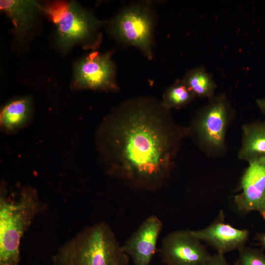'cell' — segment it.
<instances>
[{"label":"cell","mask_w":265,"mask_h":265,"mask_svg":"<svg viewBox=\"0 0 265 265\" xmlns=\"http://www.w3.org/2000/svg\"><path fill=\"white\" fill-rule=\"evenodd\" d=\"M106 124L108 173L136 189L161 188L188 136L187 127L177 124L161 101L149 97L122 102Z\"/></svg>","instance_id":"6da1fadb"},{"label":"cell","mask_w":265,"mask_h":265,"mask_svg":"<svg viewBox=\"0 0 265 265\" xmlns=\"http://www.w3.org/2000/svg\"><path fill=\"white\" fill-rule=\"evenodd\" d=\"M53 265H128L111 228L105 222L86 227L60 246L53 256Z\"/></svg>","instance_id":"7a4b0ae2"},{"label":"cell","mask_w":265,"mask_h":265,"mask_svg":"<svg viewBox=\"0 0 265 265\" xmlns=\"http://www.w3.org/2000/svg\"><path fill=\"white\" fill-rule=\"evenodd\" d=\"M42 209L35 189L24 186L17 196L12 197L4 185H1L0 265H19L21 239Z\"/></svg>","instance_id":"3957f363"},{"label":"cell","mask_w":265,"mask_h":265,"mask_svg":"<svg viewBox=\"0 0 265 265\" xmlns=\"http://www.w3.org/2000/svg\"><path fill=\"white\" fill-rule=\"evenodd\" d=\"M235 114L226 95L214 94L195 113L187 127L188 136L207 157H222L227 152V133Z\"/></svg>","instance_id":"277c9868"},{"label":"cell","mask_w":265,"mask_h":265,"mask_svg":"<svg viewBox=\"0 0 265 265\" xmlns=\"http://www.w3.org/2000/svg\"><path fill=\"white\" fill-rule=\"evenodd\" d=\"M56 27L57 45L66 52L77 44L97 48L101 42L100 31L105 23L77 2H53L41 5Z\"/></svg>","instance_id":"5b68a950"},{"label":"cell","mask_w":265,"mask_h":265,"mask_svg":"<svg viewBox=\"0 0 265 265\" xmlns=\"http://www.w3.org/2000/svg\"><path fill=\"white\" fill-rule=\"evenodd\" d=\"M156 15L150 2L131 3L122 8L108 22L109 32L120 43L138 48L151 60L154 56Z\"/></svg>","instance_id":"8992f818"},{"label":"cell","mask_w":265,"mask_h":265,"mask_svg":"<svg viewBox=\"0 0 265 265\" xmlns=\"http://www.w3.org/2000/svg\"><path fill=\"white\" fill-rule=\"evenodd\" d=\"M113 52H92L78 61L74 69L73 86L79 89L105 91H117L115 65L111 58Z\"/></svg>","instance_id":"52a82bcc"},{"label":"cell","mask_w":265,"mask_h":265,"mask_svg":"<svg viewBox=\"0 0 265 265\" xmlns=\"http://www.w3.org/2000/svg\"><path fill=\"white\" fill-rule=\"evenodd\" d=\"M159 252L166 265H204L211 255L189 230L169 233L162 239Z\"/></svg>","instance_id":"ba28073f"},{"label":"cell","mask_w":265,"mask_h":265,"mask_svg":"<svg viewBox=\"0 0 265 265\" xmlns=\"http://www.w3.org/2000/svg\"><path fill=\"white\" fill-rule=\"evenodd\" d=\"M242 191L234 197L239 212H259L265 206V159L248 162L240 180Z\"/></svg>","instance_id":"9c48e42d"},{"label":"cell","mask_w":265,"mask_h":265,"mask_svg":"<svg viewBox=\"0 0 265 265\" xmlns=\"http://www.w3.org/2000/svg\"><path fill=\"white\" fill-rule=\"evenodd\" d=\"M163 224L155 215L145 219L122 245L123 251L134 265H149L157 251L159 237Z\"/></svg>","instance_id":"30bf717a"},{"label":"cell","mask_w":265,"mask_h":265,"mask_svg":"<svg viewBox=\"0 0 265 265\" xmlns=\"http://www.w3.org/2000/svg\"><path fill=\"white\" fill-rule=\"evenodd\" d=\"M225 215L220 211L217 217L208 226L191 230L200 240L206 242L217 252L225 253L238 250L245 246L249 237L248 229H239L224 222Z\"/></svg>","instance_id":"8fae6325"},{"label":"cell","mask_w":265,"mask_h":265,"mask_svg":"<svg viewBox=\"0 0 265 265\" xmlns=\"http://www.w3.org/2000/svg\"><path fill=\"white\" fill-rule=\"evenodd\" d=\"M0 8L11 20L18 37L23 38L32 27L41 5L30 0H1Z\"/></svg>","instance_id":"7c38bea8"},{"label":"cell","mask_w":265,"mask_h":265,"mask_svg":"<svg viewBox=\"0 0 265 265\" xmlns=\"http://www.w3.org/2000/svg\"><path fill=\"white\" fill-rule=\"evenodd\" d=\"M239 159L248 163L259 159H265V121H254L242 126Z\"/></svg>","instance_id":"4fadbf2b"},{"label":"cell","mask_w":265,"mask_h":265,"mask_svg":"<svg viewBox=\"0 0 265 265\" xmlns=\"http://www.w3.org/2000/svg\"><path fill=\"white\" fill-rule=\"evenodd\" d=\"M31 113V101L28 97H20L8 102L0 111L2 130L8 133L18 131L28 123Z\"/></svg>","instance_id":"5bb4252c"},{"label":"cell","mask_w":265,"mask_h":265,"mask_svg":"<svg viewBox=\"0 0 265 265\" xmlns=\"http://www.w3.org/2000/svg\"><path fill=\"white\" fill-rule=\"evenodd\" d=\"M182 80L196 97L208 99L214 95L216 84L212 75L203 67L188 70Z\"/></svg>","instance_id":"9a60e30c"},{"label":"cell","mask_w":265,"mask_h":265,"mask_svg":"<svg viewBox=\"0 0 265 265\" xmlns=\"http://www.w3.org/2000/svg\"><path fill=\"white\" fill-rule=\"evenodd\" d=\"M195 97L182 80L178 79L164 92L161 102L169 109H179L189 104Z\"/></svg>","instance_id":"2e32d148"},{"label":"cell","mask_w":265,"mask_h":265,"mask_svg":"<svg viewBox=\"0 0 265 265\" xmlns=\"http://www.w3.org/2000/svg\"><path fill=\"white\" fill-rule=\"evenodd\" d=\"M238 251L236 265H265V253L263 250L245 245Z\"/></svg>","instance_id":"e0dca14e"},{"label":"cell","mask_w":265,"mask_h":265,"mask_svg":"<svg viewBox=\"0 0 265 265\" xmlns=\"http://www.w3.org/2000/svg\"><path fill=\"white\" fill-rule=\"evenodd\" d=\"M204 265H231L227 261L224 254L217 252L211 255Z\"/></svg>","instance_id":"ac0fdd59"},{"label":"cell","mask_w":265,"mask_h":265,"mask_svg":"<svg viewBox=\"0 0 265 265\" xmlns=\"http://www.w3.org/2000/svg\"><path fill=\"white\" fill-rule=\"evenodd\" d=\"M255 239L259 244L265 249V233H258L256 234Z\"/></svg>","instance_id":"d6986e66"},{"label":"cell","mask_w":265,"mask_h":265,"mask_svg":"<svg viewBox=\"0 0 265 265\" xmlns=\"http://www.w3.org/2000/svg\"><path fill=\"white\" fill-rule=\"evenodd\" d=\"M256 103L260 110L265 115V98L256 100Z\"/></svg>","instance_id":"ffe728a7"},{"label":"cell","mask_w":265,"mask_h":265,"mask_svg":"<svg viewBox=\"0 0 265 265\" xmlns=\"http://www.w3.org/2000/svg\"><path fill=\"white\" fill-rule=\"evenodd\" d=\"M259 212L265 221V206Z\"/></svg>","instance_id":"44dd1931"}]
</instances>
